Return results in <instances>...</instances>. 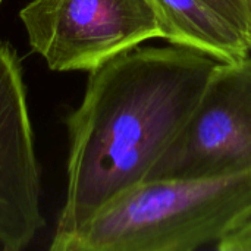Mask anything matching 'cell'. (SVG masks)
I'll return each mask as SVG.
<instances>
[{"mask_svg": "<svg viewBox=\"0 0 251 251\" xmlns=\"http://www.w3.org/2000/svg\"><path fill=\"white\" fill-rule=\"evenodd\" d=\"M215 65L185 47L138 46L90 72L82 103L66 119L68 185L51 243L75 234L149 178Z\"/></svg>", "mask_w": 251, "mask_h": 251, "instance_id": "cell-1", "label": "cell"}, {"mask_svg": "<svg viewBox=\"0 0 251 251\" xmlns=\"http://www.w3.org/2000/svg\"><path fill=\"white\" fill-rule=\"evenodd\" d=\"M251 212V174L154 179L121 194L53 251H194L218 243Z\"/></svg>", "mask_w": 251, "mask_h": 251, "instance_id": "cell-2", "label": "cell"}, {"mask_svg": "<svg viewBox=\"0 0 251 251\" xmlns=\"http://www.w3.org/2000/svg\"><path fill=\"white\" fill-rule=\"evenodd\" d=\"M19 18L51 71L91 72L163 37L150 0H32Z\"/></svg>", "mask_w": 251, "mask_h": 251, "instance_id": "cell-3", "label": "cell"}, {"mask_svg": "<svg viewBox=\"0 0 251 251\" xmlns=\"http://www.w3.org/2000/svg\"><path fill=\"white\" fill-rule=\"evenodd\" d=\"M251 174V53L216 62L185 125L146 181Z\"/></svg>", "mask_w": 251, "mask_h": 251, "instance_id": "cell-4", "label": "cell"}, {"mask_svg": "<svg viewBox=\"0 0 251 251\" xmlns=\"http://www.w3.org/2000/svg\"><path fill=\"white\" fill-rule=\"evenodd\" d=\"M41 168L26 104L22 65L9 43L0 44V247L19 251L44 228Z\"/></svg>", "mask_w": 251, "mask_h": 251, "instance_id": "cell-5", "label": "cell"}, {"mask_svg": "<svg viewBox=\"0 0 251 251\" xmlns=\"http://www.w3.org/2000/svg\"><path fill=\"white\" fill-rule=\"evenodd\" d=\"M162 40L212 57L232 62L251 53L250 46L207 0H150Z\"/></svg>", "mask_w": 251, "mask_h": 251, "instance_id": "cell-6", "label": "cell"}, {"mask_svg": "<svg viewBox=\"0 0 251 251\" xmlns=\"http://www.w3.org/2000/svg\"><path fill=\"white\" fill-rule=\"evenodd\" d=\"M231 22L251 49V0H207Z\"/></svg>", "mask_w": 251, "mask_h": 251, "instance_id": "cell-7", "label": "cell"}, {"mask_svg": "<svg viewBox=\"0 0 251 251\" xmlns=\"http://www.w3.org/2000/svg\"><path fill=\"white\" fill-rule=\"evenodd\" d=\"M219 251H251V212L216 246Z\"/></svg>", "mask_w": 251, "mask_h": 251, "instance_id": "cell-8", "label": "cell"}, {"mask_svg": "<svg viewBox=\"0 0 251 251\" xmlns=\"http://www.w3.org/2000/svg\"><path fill=\"white\" fill-rule=\"evenodd\" d=\"M1 3H3V0H0V6H1Z\"/></svg>", "mask_w": 251, "mask_h": 251, "instance_id": "cell-9", "label": "cell"}]
</instances>
